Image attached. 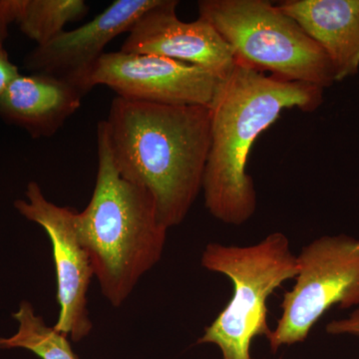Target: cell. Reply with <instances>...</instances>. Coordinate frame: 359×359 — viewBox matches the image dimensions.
<instances>
[{"mask_svg":"<svg viewBox=\"0 0 359 359\" xmlns=\"http://www.w3.org/2000/svg\"><path fill=\"white\" fill-rule=\"evenodd\" d=\"M158 0H115L93 20L37 46L25 60L33 73L52 75L89 93L90 75L105 47L116 37L128 33L139 18Z\"/></svg>","mask_w":359,"mask_h":359,"instance_id":"30bf717a","label":"cell"},{"mask_svg":"<svg viewBox=\"0 0 359 359\" xmlns=\"http://www.w3.org/2000/svg\"><path fill=\"white\" fill-rule=\"evenodd\" d=\"M198 9L238 61L289 81L323 89L334 83L325 52L278 6L268 0H201Z\"/></svg>","mask_w":359,"mask_h":359,"instance_id":"5b68a950","label":"cell"},{"mask_svg":"<svg viewBox=\"0 0 359 359\" xmlns=\"http://www.w3.org/2000/svg\"><path fill=\"white\" fill-rule=\"evenodd\" d=\"M297 275L283 294L282 314L268 339L271 353L301 344L334 306H359V238L323 236L297 255Z\"/></svg>","mask_w":359,"mask_h":359,"instance_id":"8992f818","label":"cell"},{"mask_svg":"<svg viewBox=\"0 0 359 359\" xmlns=\"http://www.w3.org/2000/svg\"><path fill=\"white\" fill-rule=\"evenodd\" d=\"M359 359V358H358Z\"/></svg>","mask_w":359,"mask_h":359,"instance_id":"ac0fdd59","label":"cell"},{"mask_svg":"<svg viewBox=\"0 0 359 359\" xmlns=\"http://www.w3.org/2000/svg\"><path fill=\"white\" fill-rule=\"evenodd\" d=\"M216 75L152 54L105 52L89 77L90 91L98 85L117 96L143 102L209 107L219 82Z\"/></svg>","mask_w":359,"mask_h":359,"instance_id":"ba28073f","label":"cell"},{"mask_svg":"<svg viewBox=\"0 0 359 359\" xmlns=\"http://www.w3.org/2000/svg\"><path fill=\"white\" fill-rule=\"evenodd\" d=\"M201 263L207 271L226 276L233 292L197 344L218 346L222 359H254L252 340L268 339L271 332L269 297L299 271L289 238L276 231L254 245L212 243L205 247Z\"/></svg>","mask_w":359,"mask_h":359,"instance_id":"277c9868","label":"cell"},{"mask_svg":"<svg viewBox=\"0 0 359 359\" xmlns=\"http://www.w3.org/2000/svg\"><path fill=\"white\" fill-rule=\"evenodd\" d=\"M76 86L52 75H18L0 100V116L35 138L51 137L81 107Z\"/></svg>","mask_w":359,"mask_h":359,"instance_id":"8fae6325","label":"cell"},{"mask_svg":"<svg viewBox=\"0 0 359 359\" xmlns=\"http://www.w3.org/2000/svg\"><path fill=\"white\" fill-rule=\"evenodd\" d=\"M327 54L335 82L359 70V0H285L278 4Z\"/></svg>","mask_w":359,"mask_h":359,"instance_id":"7c38bea8","label":"cell"},{"mask_svg":"<svg viewBox=\"0 0 359 359\" xmlns=\"http://www.w3.org/2000/svg\"><path fill=\"white\" fill-rule=\"evenodd\" d=\"M102 123L119 174L151 194L168 230L183 223L203 191L211 147L209 107L116 96Z\"/></svg>","mask_w":359,"mask_h":359,"instance_id":"6da1fadb","label":"cell"},{"mask_svg":"<svg viewBox=\"0 0 359 359\" xmlns=\"http://www.w3.org/2000/svg\"><path fill=\"white\" fill-rule=\"evenodd\" d=\"M20 75L18 66L11 62L8 54L0 46V100L6 91L7 87L13 81L14 78Z\"/></svg>","mask_w":359,"mask_h":359,"instance_id":"2e32d148","label":"cell"},{"mask_svg":"<svg viewBox=\"0 0 359 359\" xmlns=\"http://www.w3.org/2000/svg\"><path fill=\"white\" fill-rule=\"evenodd\" d=\"M13 318L18 323V332L9 337H0V349H26L41 359H79L68 337L48 327L29 302H21Z\"/></svg>","mask_w":359,"mask_h":359,"instance_id":"5bb4252c","label":"cell"},{"mask_svg":"<svg viewBox=\"0 0 359 359\" xmlns=\"http://www.w3.org/2000/svg\"><path fill=\"white\" fill-rule=\"evenodd\" d=\"M97 155L95 187L88 205L77 212V233L101 292L118 308L159 263L168 229L151 194L116 169L102 121L97 125Z\"/></svg>","mask_w":359,"mask_h":359,"instance_id":"3957f363","label":"cell"},{"mask_svg":"<svg viewBox=\"0 0 359 359\" xmlns=\"http://www.w3.org/2000/svg\"><path fill=\"white\" fill-rule=\"evenodd\" d=\"M176 0H158L130 28L121 51L152 54L228 76L237 63L230 45L202 18L185 22L177 15Z\"/></svg>","mask_w":359,"mask_h":359,"instance_id":"9c48e42d","label":"cell"},{"mask_svg":"<svg viewBox=\"0 0 359 359\" xmlns=\"http://www.w3.org/2000/svg\"><path fill=\"white\" fill-rule=\"evenodd\" d=\"M13 11L21 32L40 46L85 18L89 6L84 0H13Z\"/></svg>","mask_w":359,"mask_h":359,"instance_id":"4fadbf2b","label":"cell"},{"mask_svg":"<svg viewBox=\"0 0 359 359\" xmlns=\"http://www.w3.org/2000/svg\"><path fill=\"white\" fill-rule=\"evenodd\" d=\"M14 207L26 219L39 224L51 242L59 304L53 327L72 341H81L93 327L87 295L94 273L78 237L77 211L47 200L36 182L28 184L26 199L16 201Z\"/></svg>","mask_w":359,"mask_h":359,"instance_id":"52a82bcc","label":"cell"},{"mask_svg":"<svg viewBox=\"0 0 359 359\" xmlns=\"http://www.w3.org/2000/svg\"><path fill=\"white\" fill-rule=\"evenodd\" d=\"M323 99L321 87L268 76L237 60L230 74L219 80L209 106L211 147L203 192L215 219L231 226L252 219L257 197L247 167L257 137L283 110L313 112Z\"/></svg>","mask_w":359,"mask_h":359,"instance_id":"7a4b0ae2","label":"cell"},{"mask_svg":"<svg viewBox=\"0 0 359 359\" xmlns=\"http://www.w3.org/2000/svg\"><path fill=\"white\" fill-rule=\"evenodd\" d=\"M325 332L330 335H351L359 337V306L354 309L346 318L328 323Z\"/></svg>","mask_w":359,"mask_h":359,"instance_id":"9a60e30c","label":"cell"},{"mask_svg":"<svg viewBox=\"0 0 359 359\" xmlns=\"http://www.w3.org/2000/svg\"><path fill=\"white\" fill-rule=\"evenodd\" d=\"M13 20V0H0V46L6 39L8 25Z\"/></svg>","mask_w":359,"mask_h":359,"instance_id":"e0dca14e","label":"cell"}]
</instances>
